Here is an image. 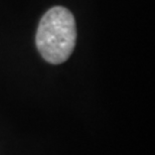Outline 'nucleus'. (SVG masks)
Returning <instances> with one entry per match:
<instances>
[{"mask_svg":"<svg viewBox=\"0 0 155 155\" xmlns=\"http://www.w3.org/2000/svg\"><path fill=\"white\" fill-rule=\"evenodd\" d=\"M35 41L40 54L49 64L66 61L77 41L76 20L72 12L63 6L49 9L40 19Z\"/></svg>","mask_w":155,"mask_h":155,"instance_id":"obj_1","label":"nucleus"}]
</instances>
